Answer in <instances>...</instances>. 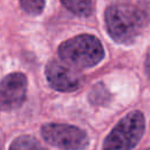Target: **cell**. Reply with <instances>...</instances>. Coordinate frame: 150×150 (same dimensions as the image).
I'll list each match as a JSON object with an SVG mask.
<instances>
[{
  "mask_svg": "<svg viewBox=\"0 0 150 150\" xmlns=\"http://www.w3.org/2000/svg\"><path fill=\"white\" fill-rule=\"evenodd\" d=\"M104 19L112 40L118 43H131L149 22L150 9L145 5L115 2L107 8Z\"/></svg>",
  "mask_w": 150,
  "mask_h": 150,
  "instance_id": "6da1fadb",
  "label": "cell"
},
{
  "mask_svg": "<svg viewBox=\"0 0 150 150\" xmlns=\"http://www.w3.org/2000/svg\"><path fill=\"white\" fill-rule=\"evenodd\" d=\"M59 56L69 67L84 69L96 66L103 59L104 49L96 36L82 34L61 43Z\"/></svg>",
  "mask_w": 150,
  "mask_h": 150,
  "instance_id": "7a4b0ae2",
  "label": "cell"
},
{
  "mask_svg": "<svg viewBox=\"0 0 150 150\" xmlns=\"http://www.w3.org/2000/svg\"><path fill=\"white\" fill-rule=\"evenodd\" d=\"M145 129L141 111H131L123 117L107 136L102 150H131L137 145Z\"/></svg>",
  "mask_w": 150,
  "mask_h": 150,
  "instance_id": "3957f363",
  "label": "cell"
},
{
  "mask_svg": "<svg viewBox=\"0 0 150 150\" xmlns=\"http://www.w3.org/2000/svg\"><path fill=\"white\" fill-rule=\"evenodd\" d=\"M45 141L62 150H84L89 139L87 134L77 127L63 123H48L41 128Z\"/></svg>",
  "mask_w": 150,
  "mask_h": 150,
  "instance_id": "277c9868",
  "label": "cell"
},
{
  "mask_svg": "<svg viewBox=\"0 0 150 150\" xmlns=\"http://www.w3.org/2000/svg\"><path fill=\"white\" fill-rule=\"evenodd\" d=\"M27 77L22 73H13L0 81V109L11 111L19 108L26 98Z\"/></svg>",
  "mask_w": 150,
  "mask_h": 150,
  "instance_id": "5b68a950",
  "label": "cell"
},
{
  "mask_svg": "<svg viewBox=\"0 0 150 150\" xmlns=\"http://www.w3.org/2000/svg\"><path fill=\"white\" fill-rule=\"evenodd\" d=\"M46 77L52 88L59 91H74L80 87V77L69 67L57 61L48 62Z\"/></svg>",
  "mask_w": 150,
  "mask_h": 150,
  "instance_id": "8992f818",
  "label": "cell"
},
{
  "mask_svg": "<svg viewBox=\"0 0 150 150\" xmlns=\"http://www.w3.org/2000/svg\"><path fill=\"white\" fill-rule=\"evenodd\" d=\"M9 150H47L42 144L34 137L28 136V135H22L16 137L11 146Z\"/></svg>",
  "mask_w": 150,
  "mask_h": 150,
  "instance_id": "52a82bcc",
  "label": "cell"
},
{
  "mask_svg": "<svg viewBox=\"0 0 150 150\" xmlns=\"http://www.w3.org/2000/svg\"><path fill=\"white\" fill-rule=\"evenodd\" d=\"M62 4L71 13L79 16H88L93 12L91 0H61Z\"/></svg>",
  "mask_w": 150,
  "mask_h": 150,
  "instance_id": "ba28073f",
  "label": "cell"
},
{
  "mask_svg": "<svg viewBox=\"0 0 150 150\" xmlns=\"http://www.w3.org/2000/svg\"><path fill=\"white\" fill-rule=\"evenodd\" d=\"M88 97L93 104L102 105V104H107L110 101V93L103 86V83H96L91 88Z\"/></svg>",
  "mask_w": 150,
  "mask_h": 150,
  "instance_id": "9c48e42d",
  "label": "cell"
},
{
  "mask_svg": "<svg viewBox=\"0 0 150 150\" xmlns=\"http://www.w3.org/2000/svg\"><path fill=\"white\" fill-rule=\"evenodd\" d=\"M21 7L29 14H40L45 6V0H20Z\"/></svg>",
  "mask_w": 150,
  "mask_h": 150,
  "instance_id": "30bf717a",
  "label": "cell"
},
{
  "mask_svg": "<svg viewBox=\"0 0 150 150\" xmlns=\"http://www.w3.org/2000/svg\"><path fill=\"white\" fill-rule=\"evenodd\" d=\"M145 73L150 80V49L148 50V54H146V57H145Z\"/></svg>",
  "mask_w": 150,
  "mask_h": 150,
  "instance_id": "8fae6325",
  "label": "cell"
},
{
  "mask_svg": "<svg viewBox=\"0 0 150 150\" xmlns=\"http://www.w3.org/2000/svg\"><path fill=\"white\" fill-rule=\"evenodd\" d=\"M0 150H1V146H0Z\"/></svg>",
  "mask_w": 150,
  "mask_h": 150,
  "instance_id": "7c38bea8",
  "label": "cell"
},
{
  "mask_svg": "<svg viewBox=\"0 0 150 150\" xmlns=\"http://www.w3.org/2000/svg\"><path fill=\"white\" fill-rule=\"evenodd\" d=\"M146 150H150V149H146Z\"/></svg>",
  "mask_w": 150,
  "mask_h": 150,
  "instance_id": "4fadbf2b",
  "label": "cell"
}]
</instances>
